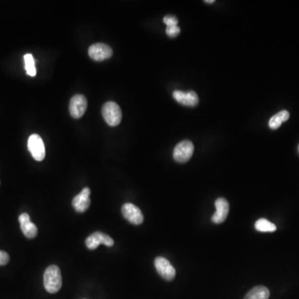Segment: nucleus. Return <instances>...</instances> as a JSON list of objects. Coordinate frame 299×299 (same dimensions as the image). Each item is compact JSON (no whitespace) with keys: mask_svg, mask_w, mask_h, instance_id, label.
Wrapping results in <instances>:
<instances>
[{"mask_svg":"<svg viewBox=\"0 0 299 299\" xmlns=\"http://www.w3.org/2000/svg\"><path fill=\"white\" fill-rule=\"evenodd\" d=\"M90 195H91V191L89 188L86 187L80 194L74 197L73 200L71 201V205L77 212L83 213L88 209L90 204H91Z\"/></svg>","mask_w":299,"mask_h":299,"instance_id":"9d476101","label":"nucleus"},{"mask_svg":"<svg viewBox=\"0 0 299 299\" xmlns=\"http://www.w3.org/2000/svg\"><path fill=\"white\" fill-rule=\"evenodd\" d=\"M155 267L157 269L158 274L163 278L165 280L171 281L175 279V268L173 267L168 259L163 257H157L155 259Z\"/></svg>","mask_w":299,"mask_h":299,"instance_id":"0eeeda50","label":"nucleus"},{"mask_svg":"<svg viewBox=\"0 0 299 299\" xmlns=\"http://www.w3.org/2000/svg\"><path fill=\"white\" fill-rule=\"evenodd\" d=\"M193 143L191 140H183L178 143L174 150L173 157L179 163H184L191 159L194 153Z\"/></svg>","mask_w":299,"mask_h":299,"instance_id":"7ed1b4c3","label":"nucleus"},{"mask_svg":"<svg viewBox=\"0 0 299 299\" xmlns=\"http://www.w3.org/2000/svg\"><path fill=\"white\" fill-rule=\"evenodd\" d=\"M10 261V255L5 251L0 250V266L7 265Z\"/></svg>","mask_w":299,"mask_h":299,"instance_id":"aec40b11","label":"nucleus"},{"mask_svg":"<svg viewBox=\"0 0 299 299\" xmlns=\"http://www.w3.org/2000/svg\"><path fill=\"white\" fill-rule=\"evenodd\" d=\"M101 113L104 120L109 126L116 127L121 123L122 118V110L118 104L114 101H108L104 104Z\"/></svg>","mask_w":299,"mask_h":299,"instance_id":"f03ea898","label":"nucleus"},{"mask_svg":"<svg viewBox=\"0 0 299 299\" xmlns=\"http://www.w3.org/2000/svg\"><path fill=\"white\" fill-rule=\"evenodd\" d=\"M28 148L32 157L36 161H41L44 159L46 152H45L44 140L38 134H32L29 136Z\"/></svg>","mask_w":299,"mask_h":299,"instance_id":"20e7f679","label":"nucleus"},{"mask_svg":"<svg viewBox=\"0 0 299 299\" xmlns=\"http://www.w3.org/2000/svg\"><path fill=\"white\" fill-rule=\"evenodd\" d=\"M88 107V101L83 95H75L71 97L69 104V111L73 118H81L84 115Z\"/></svg>","mask_w":299,"mask_h":299,"instance_id":"6e6552de","label":"nucleus"},{"mask_svg":"<svg viewBox=\"0 0 299 299\" xmlns=\"http://www.w3.org/2000/svg\"><path fill=\"white\" fill-rule=\"evenodd\" d=\"M255 229L259 232H274L277 227L268 219H260L255 223Z\"/></svg>","mask_w":299,"mask_h":299,"instance_id":"dca6fc26","label":"nucleus"},{"mask_svg":"<svg viewBox=\"0 0 299 299\" xmlns=\"http://www.w3.org/2000/svg\"><path fill=\"white\" fill-rule=\"evenodd\" d=\"M19 223H20L21 230L23 235L28 239H33L38 235L37 226L30 221V217L27 213L20 214L19 217Z\"/></svg>","mask_w":299,"mask_h":299,"instance_id":"f8f14e48","label":"nucleus"},{"mask_svg":"<svg viewBox=\"0 0 299 299\" xmlns=\"http://www.w3.org/2000/svg\"><path fill=\"white\" fill-rule=\"evenodd\" d=\"M90 58L94 61L101 62L104 60L108 59L113 54V51L108 45L105 44H95L90 47L88 49Z\"/></svg>","mask_w":299,"mask_h":299,"instance_id":"39448f33","label":"nucleus"},{"mask_svg":"<svg viewBox=\"0 0 299 299\" xmlns=\"http://www.w3.org/2000/svg\"><path fill=\"white\" fill-rule=\"evenodd\" d=\"M24 62H25L26 72L31 77H34L37 73L36 67H35L34 58L32 54H26L24 55Z\"/></svg>","mask_w":299,"mask_h":299,"instance_id":"f3484780","label":"nucleus"},{"mask_svg":"<svg viewBox=\"0 0 299 299\" xmlns=\"http://www.w3.org/2000/svg\"><path fill=\"white\" fill-rule=\"evenodd\" d=\"M215 208L216 211L212 216V221L214 223H223V221L227 219L230 210L228 201L225 198L217 199L215 201Z\"/></svg>","mask_w":299,"mask_h":299,"instance_id":"9b49d317","label":"nucleus"},{"mask_svg":"<svg viewBox=\"0 0 299 299\" xmlns=\"http://www.w3.org/2000/svg\"><path fill=\"white\" fill-rule=\"evenodd\" d=\"M44 288L50 292L56 293L62 288V275L57 265H51L44 272Z\"/></svg>","mask_w":299,"mask_h":299,"instance_id":"f257e3e1","label":"nucleus"},{"mask_svg":"<svg viewBox=\"0 0 299 299\" xmlns=\"http://www.w3.org/2000/svg\"><path fill=\"white\" fill-rule=\"evenodd\" d=\"M214 0H209V1H205V3H209V4H212V3H214Z\"/></svg>","mask_w":299,"mask_h":299,"instance_id":"412c9836","label":"nucleus"},{"mask_svg":"<svg viewBox=\"0 0 299 299\" xmlns=\"http://www.w3.org/2000/svg\"><path fill=\"white\" fill-rule=\"evenodd\" d=\"M288 118H289V113L288 110H281L280 113L272 117L271 119L269 120V127L273 130L278 129L283 122L288 121Z\"/></svg>","mask_w":299,"mask_h":299,"instance_id":"2eb2a0df","label":"nucleus"},{"mask_svg":"<svg viewBox=\"0 0 299 299\" xmlns=\"http://www.w3.org/2000/svg\"><path fill=\"white\" fill-rule=\"evenodd\" d=\"M101 244L107 247H113L114 241L109 235L101 232L93 233L92 235L88 236V239H86V245L88 249H92V250L97 249Z\"/></svg>","mask_w":299,"mask_h":299,"instance_id":"1a4fd4ad","label":"nucleus"},{"mask_svg":"<svg viewBox=\"0 0 299 299\" xmlns=\"http://www.w3.org/2000/svg\"><path fill=\"white\" fill-rule=\"evenodd\" d=\"M269 290L265 286H257L249 291L244 299H269Z\"/></svg>","mask_w":299,"mask_h":299,"instance_id":"4468645a","label":"nucleus"},{"mask_svg":"<svg viewBox=\"0 0 299 299\" xmlns=\"http://www.w3.org/2000/svg\"><path fill=\"white\" fill-rule=\"evenodd\" d=\"M122 213L125 219L135 226H139L144 221L142 212L136 205L127 203L122 207Z\"/></svg>","mask_w":299,"mask_h":299,"instance_id":"423d86ee","label":"nucleus"},{"mask_svg":"<svg viewBox=\"0 0 299 299\" xmlns=\"http://www.w3.org/2000/svg\"><path fill=\"white\" fill-rule=\"evenodd\" d=\"M163 21L164 23H166V27L178 24V19L175 16H166L164 18Z\"/></svg>","mask_w":299,"mask_h":299,"instance_id":"6ab92c4d","label":"nucleus"},{"mask_svg":"<svg viewBox=\"0 0 299 299\" xmlns=\"http://www.w3.org/2000/svg\"><path fill=\"white\" fill-rule=\"evenodd\" d=\"M173 97L179 103L187 106H195L199 103V97L195 92H184L175 91Z\"/></svg>","mask_w":299,"mask_h":299,"instance_id":"ddd939ff","label":"nucleus"},{"mask_svg":"<svg viewBox=\"0 0 299 299\" xmlns=\"http://www.w3.org/2000/svg\"><path fill=\"white\" fill-rule=\"evenodd\" d=\"M298 153H299V145H298Z\"/></svg>","mask_w":299,"mask_h":299,"instance_id":"4be33fe9","label":"nucleus"},{"mask_svg":"<svg viewBox=\"0 0 299 299\" xmlns=\"http://www.w3.org/2000/svg\"><path fill=\"white\" fill-rule=\"evenodd\" d=\"M180 32V28L178 27V25L168 26L166 28V34L168 35L169 37L175 38L179 34Z\"/></svg>","mask_w":299,"mask_h":299,"instance_id":"a211bd4d","label":"nucleus"}]
</instances>
